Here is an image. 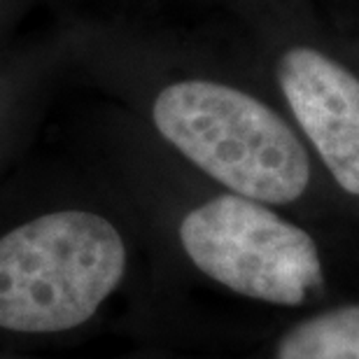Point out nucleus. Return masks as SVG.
<instances>
[{
  "mask_svg": "<svg viewBox=\"0 0 359 359\" xmlns=\"http://www.w3.org/2000/svg\"><path fill=\"white\" fill-rule=\"evenodd\" d=\"M152 121L201 173L266 205H294L313 184L311 154L280 114L250 93L208 80L175 82L156 96Z\"/></svg>",
  "mask_w": 359,
  "mask_h": 359,
  "instance_id": "f257e3e1",
  "label": "nucleus"
},
{
  "mask_svg": "<svg viewBox=\"0 0 359 359\" xmlns=\"http://www.w3.org/2000/svg\"><path fill=\"white\" fill-rule=\"evenodd\" d=\"M177 241L208 283L245 304L306 313L348 294L306 226L241 194L194 205L180 219Z\"/></svg>",
  "mask_w": 359,
  "mask_h": 359,
  "instance_id": "f03ea898",
  "label": "nucleus"
},
{
  "mask_svg": "<svg viewBox=\"0 0 359 359\" xmlns=\"http://www.w3.org/2000/svg\"><path fill=\"white\" fill-rule=\"evenodd\" d=\"M126 266V243L103 215L59 210L26 222L0 238V327H82L119 290Z\"/></svg>",
  "mask_w": 359,
  "mask_h": 359,
  "instance_id": "7ed1b4c3",
  "label": "nucleus"
},
{
  "mask_svg": "<svg viewBox=\"0 0 359 359\" xmlns=\"http://www.w3.org/2000/svg\"><path fill=\"white\" fill-rule=\"evenodd\" d=\"M278 84L329 177L359 201V80L311 47L280 56Z\"/></svg>",
  "mask_w": 359,
  "mask_h": 359,
  "instance_id": "20e7f679",
  "label": "nucleus"
},
{
  "mask_svg": "<svg viewBox=\"0 0 359 359\" xmlns=\"http://www.w3.org/2000/svg\"><path fill=\"white\" fill-rule=\"evenodd\" d=\"M252 359H359V294L299 313L278 327Z\"/></svg>",
  "mask_w": 359,
  "mask_h": 359,
  "instance_id": "39448f33",
  "label": "nucleus"
}]
</instances>
